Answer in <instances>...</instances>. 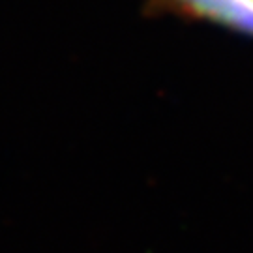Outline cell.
I'll use <instances>...</instances> for the list:
<instances>
[{
    "label": "cell",
    "mask_w": 253,
    "mask_h": 253,
    "mask_svg": "<svg viewBox=\"0 0 253 253\" xmlns=\"http://www.w3.org/2000/svg\"><path fill=\"white\" fill-rule=\"evenodd\" d=\"M148 6L253 36V2L250 0H148Z\"/></svg>",
    "instance_id": "obj_1"
},
{
    "label": "cell",
    "mask_w": 253,
    "mask_h": 253,
    "mask_svg": "<svg viewBox=\"0 0 253 253\" xmlns=\"http://www.w3.org/2000/svg\"><path fill=\"white\" fill-rule=\"evenodd\" d=\"M250 2H253V0H250Z\"/></svg>",
    "instance_id": "obj_2"
}]
</instances>
